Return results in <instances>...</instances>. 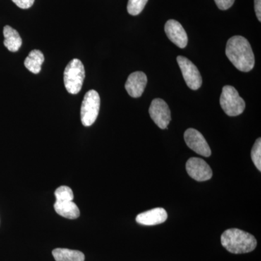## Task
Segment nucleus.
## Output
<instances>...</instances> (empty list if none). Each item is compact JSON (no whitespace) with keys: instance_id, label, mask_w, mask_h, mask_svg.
Returning <instances> with one entry per match:
<instances>
[{"instance_id":"1","label":"nucleus","mask_w":261,"mask_h":261,"mask_svg":"<svg viewBox=\"0 0 261 261\" xmlns=\"http://www.w3.org/2000/svg\"><path fill=\"white\" fill-rule=\"evenodd\" d=\"M228 59L237 69L250 71L255 65V57L250 43L242 36H234L228 39L226 47Z\"/></svg>"},{"instance_id":"2","label":"nucleus","mask_w":261,"mask_h":261,"mask_svg":"<svg viewBox=\"0 0 261 261\" xmlns=\"http://www.w3.org/2000/svg\"><path fill=\"white\" fill-rule=\"evenodd\" d=\"M221 240L223 247L231 253H247L253 251L257 246L255 237L238 228L226 230L221 235Z\"/></svg>"},{"instance_id":"3","label":"nucleus","mask_w":261,"mask_h":261,"mask_svg":"<svg viewBox=\"0 0 261 261\" xmlns=\"http://www.w3.org/2000/svg\"><path fill=\"white\" fill-rule=\"evenodd\" d=\"M85 78V70L80 60H72L65 68L64 84L68 93L76 94L80 92Z\"/></svg>"},{"instance_id":"4","label":"nucleus","mask_w":261,"mask_h":261,"mask_svg":"<svg viewBox=\"0 0 261 261\" xmlns=\"http://www.w3.org/2000/svg\"><path fill=\"white\" fill-rule=\"evenodd\" d=\"M220 105L228 116H240L245 109V100L232 86H224L220 97Z\"/></svg>"},{"instance_id":"5","label":"nucleus","mask_w":261,"mask_h":261,"mask_svg":"<svg viewBox=\"0 0 261 261\" xmlns=\"http://www.w3.org/2000/svg\"><path fill=\"white\" fill-rule=\"evenodd\" d=\"M100 108V97L97 91L90 90L84 96L81 108V119L84 126H92L97 120Z\"/></svg>"},{"instance_id":"6","label":"nucleus","mask_w":261,"mask_h":261,"mask_svg":"<svg viewBox=\"0 0 261 261\" xmlns=\"http://www.w3.org/2000/svg\"><path fill=\"white\" fill-rule=\"evenodd\" d=\"M176 61L189 88L197 90L202 86V77L196 65L184 56H178Z\"/></svg>"},{"instance_id":"7","label":"nucleus","mask_w":261,"mask_h":261,"mask_svg":"<svg viewBox=\"0 0 261 261\" xmlns=\"http://www.w3.org/2000/svg\"><path fill=\"white\" fill-rule=\"evenodd\" d=\"M149 116L156 125L161 129L168 128L171 121V115L167 103L157 98L152 101L149 109Z\"/></svg>"},{"instance_id":"8","label":"nucleus","mask_w":261,"mask_h":261,"mask_svg":"<svg viewBox=\"0 0 261 261\" xmlns=\"http://www.w3.org/2000/svg\"><path fill=\"white\" fill-rule=\"evenodd\" d=\"M187 172L190 177L197 181L210 180L213 171L210 166L204 160L199 158H191L186 163Z\"/></svg>"},{"instance_id":"9","label":"nucleus","mask_w":261,"mask_h":261,"mask_svg":"<svg viewBox=\"0 0 261 261\" xmlns=\"http://www.w3.org/2000/svg\"><path fill=\"white\" fill-rule=\"evenodd\" d=\"M185 140L187 145L196 153L204 156L210 157L211 149L208 144L206 142L205 137L198 130L195 128H188L185 132Z\"/></svg>"},{"instance_id":"10","label":"nucleus","mask_w":261,"mask_h":261,"mask_svg":"<svg viewBox=\"0 0 261 261\" xmlns=\"http://www.w3.org/2000/svg\"><path fill=\"white\" fill-rule=\"evenodd\" d=\"M165 32L168 39L180 48H185L188 43V37L181 23L175 20H169L165 25Z\"/></svg>"},{"instance_id":"11","label":"nucleus","mask_w":261,"mask_h":261,"mask_svg":"<svg viewBox=\"0 0 261 261\" xmlns=\"http://www.w3.org/2000/svg\"><path fill=\"white\" fill-rule=\"evenodd\" d=\"M147 83V78L145 73L142 71H137L132 73L128 77L125 88L130 97L138 98L143 94Z\"/></svg>"},{"instance_id":"12","label":"nucleus","mask_w":261,"mask_h":261,"mask_svg":"<svg viewBox=\"0 0 261 261\" xmlns=\"http://www.w3.org/2000/svg\"><path fill=\"white\" fill-rule=\"evenodd\" d=\"M167 219L166 211L162 207H156L139 214L136 218V221L144 226H155L163 224Z\"/></svg>"},{"instance_id":"13","label":"nucleus","mask_w":261,"mask_h":261,"mask_svg":"<svg viewBox=\"0 0 261 261\" xmlns=\"http://www.w3.org/2000/svg\"><path fill=\"white\" fill-rule=\"evenodd\" d=\"M54 208L57 214L68 219H76L80 216V209L73 201H65V202L56 201Z\"/></svg>"},{"instance_id":"14","label":"nucleus","mask_w":261,"mask_h":261,"mask_svg":"<svg viewBox=\"0 0 261 261\" xmlns=\"http://www.w3.org/2000/svg\"><path fill=\"white\" fill-rule=\"evenodd\" d=\"M5 40L4 45L8 50L15 53L22 45V39L18 32L10 25H5L3 29Z\"/></svg>"},{"instance_id":"15","label":"nucleus","mask_w":261,"mask_h":261,"mask_svg":"<svg viewBox=\"0 0 261 261\" xmlns=\"http://www.w3.org/2000/svg\"><path fill=\"white\" fill-rule=\"evenodd\" d=\"M44 61V57L42 51L34 49L29 53L28 57L25 58L24 65L29 71L34 74H38L42 69V65Z\"/></svg>"},{"instance_id":"16","label":"nucleus","mask_w":261,"mask_h":261,"mask_svg":"<svg viewBox=\"0 0 261 261\" xmlns=\"http://www.w3.org/2000/svg\"><path fill=\"white\" fill-rule=\"evenodd\" d=\"M53 255L56 261H84L83 252L79 250L66 248H56L53 250Z\"/></svg>"},{"instance_id":"17","label":"nucleus","mask_w":261,"mask_h":261,"mask_svg":"<svg viewBox=\"0 0 261 261\" xmlns=\"http://www.w3.org/2000/svg\"><path fill=\"white\" fill-rule=\"evenodd\" d=\"M148 0H128L127 10L130 15H138L145 8Z\"/></svg>"},{"instance_id":"18","label":"nucleus","mask_w":261,"mask_h":261,"mask_svg":"<svg viewBox=\"0 0 261 261\" xmlns=\"http://www.w3.org/2000/svg\"><path fill=\"white\" fill-rule=\"evenodd\" d=\"M56 201L58 202H65V201H73V193L70 187L62 186L58 187L55 192Z\"/></svg>"},{"instance_id":"19","label":"nucleus","mask_w":261,"mask_h":261,"mask_svg":"<svg viewBox=\"0 0 261 261\" xmlns=\"http://www.w3.org/2000/svg\"><path fill=\"white\" fill-rule=\"evenodd\" d=\"M251 159L259 171H261V139H257L251 150Z\"/></svg>"},{"instance_id":"20","label":"nucleus","mask_w":261,"mask_h":261,"mask_svg":"<svg viewBox=\"0 0 261 261\" xmlns=\"http://www.w3.org/2000/svg\"><path fill=\"white\" fill-rule=\"evenodd\" d=\"M214 1L220 10H226L232 6L235 0H214Z\"/></svg>"},{"instance_id":"21","label":"nucleus","mask_w":261,"mask_h":261,"mask_svg":"<svg viewBox=\"0 0 261 261\" xmlns=\"http://www.w3.org/2000/svg\"><path fill=\"white\" fill-rule=\"evenodd\" d=\"M12 1L21 9H29L34 3V0H12Z\"/></svg>"},{"instance_id":"22","label":"nucleus","mask_w":261,"mask_h":261,"mask_svg":"<svg viewBox=\"0 0 261 261\" xmlns=\"http://www.w3.org/2000/svg\"><path fill=\"white\" fill-rule=\"evenodd\" d=\"M255 14L259 21L261 20V0H254Z\"/></svg>"}]
</instances>
